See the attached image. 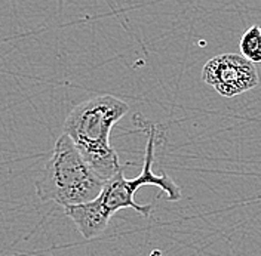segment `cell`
<instances>
[{
	"label": "cell",
	"instance_id": "6da1fadb",
	"mask_svg": "<svg viewBox=\"0 0 261 256\" xmlns=\"http://www.w3.org/2000/svg\"><path fill=\"white\" fill-rule=\"evenodd\" d=\"M128 111L129 105L125 101L113 95H98L76 105L65 119L64 133L104 181L125 167L110 144V132Z\"/></svg>",
	"mask_w": 261,
	"mask_h": 256
},
{
	"label": "cell",
	"instance_id": "7a4b0ae2",
	"mask_svg": "<svg viewBox=\"0 0 261 256\" xmlns=\"http://www.w3.org/2000/svg\"><path fill=\"white\" fill-rule=\"evenodd\" d=\"M104 184L70 136L63 133L34 187L40 202L65 208L97 198Z\"/></svg>",
	"mask_w": 261,
	"mask_h": 256
},
{
	"label": "cell",
	"instance_id": "3957f363",
	"mask_svg": "<svg viewBox=\"0 0 261 256\" xmlns=\"http://www.w3.org/2000/svg\"><path fill=\"white\" fill-rule=\"evenodd\" d=\"M147 133L148 136H147L146 156H144V166L141 174L135 178H125V167H122L116 175L112 176L109 181H106L102 190L98 195V200L112 216L122 209H134L138 215L148 216L153 210V206L140 205L135 202V192L146 185L158 187L161 191L166 194L168 202H178L182 195L181 188L166 174L156 175L153 172L154 148H156V136H158L156 126H148Z\"/></svg>",
	"mask_w": 261,
	"mask_h": 256
},
{
	"label": "cell",
	"instance_id": "277c9868",
	"mask_svg": "<svg viewBox=\"0 0 261 256\" xmlns=\"http://www.w3.org/2000/svg\"><path fill=\"white\" fill-rule=\"evenodd\" d=\"M202 80L224 98H234L258 84L254 63L241 53H221L211 58L202 70Z\"/></svg>",
	"mask_w": 261,
	"mask_h": 256
},
{
	"label": "cell",
	"instance_id": "5b68a950",
	"mask_svg": "<svg viewBox=\"0 0 261 256\" xmlns=\"http://www.w3.org/2000/svg\"><path fill=\"white\" fill-rule=\"evenodd\" d=\"M64 212L77 226L82 237L88 240L101 236L107 230L112 219V215L104 209L98 197L86 203L65 206Z\"/></svg>",
	"mask_w": 261,
	"mask_h": 256
},
{
	"label": "cell",
	"instance_id": "8992f818",
	"mask_svg": "<svg viewBox=\"0 0 261 256\" xmlns=\"http://www.w3.org/2000/svg\"><path fill=\"white\" fill-rule=\"evenodd\" d=\"M241 55L251 63H261V29L252 25L244 33L241 39Z\"/></svg>",
	"mask_w": 261,
	"mask_h": 256
}]
</instances>
